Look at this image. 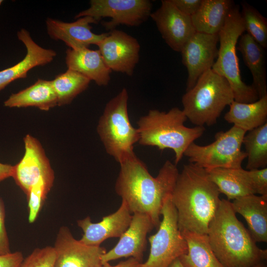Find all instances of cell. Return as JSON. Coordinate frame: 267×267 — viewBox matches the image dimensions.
Wrapping results in <instances>:
<instances>
[{
    "mask_svg": "<svg viewBox=\"0 0 267 267\" xmlns=\"http://www.w3.org/2000/svg\"><path fill=\"white\" fill-rule=\"evenodd\" d=\"M17 36L24 44L26 54L16 64L0 71V91L12 82L26 78L28 72L32 69L49 64L56 56L54 50L45 48L38 44L27 30L21 29L17 32Z\"/></svg>",
    "mask_w": 267,
    "mask_h": 267,
    "instance_id": "obj_19",
    "label": "cell"
},
{
    "mask_svg": "<svg viewBox=\"0 0 267 267\" xmlns=\"http://www.w3.org/2000/svg\"><path fill=\"white\" fill-rule=\"evenodd\" d=\"M53 267H102L105 248L82 243L73 236L70 229L61 226L55 239Z\"/></svg>",
    "mask_w": 267,
    "mask_h": 267,
    "instance_id": "obj_14",
    "label": "cell"
},
{
    "mask_svg": "<svg viewBox=\"0 0 267 267\" xmlns=\"http://www.w3.org/2000/svg\"><path fill=\"white\" fill-rule=\"evenodd\" d=\"M154 227V223L147 215L134 213L129 226L117 244L102 255V265L127 257L133 258L141 263L147 245V235Z\"/></svg>",
    "mask_w": 267,
    "mask_h": 267,
    "instance_id": "obj_16",
    "label": "cell"
},
{
    "mask_svg": "<svg viewBox=\"0 0 267 267\" xmlns=\"http://www.w3.org/2000/svg\"><path fill=\"white\" fill-rule=\"evenodd\" d=\"M240 15L245 31L265 49L267 47V20L254 7L241 2Z\"/></svg>",
    "mask_w": 267,
    "mask_h": 267,
    "instance_id": "obj_30",
    "label": "cell"
},
{
    "mask_svg": "<svg viewBox=\"0 0 267 267\" xmlns=\"http://www.w3.org/2000/svg\"><path fill=\"white\" fill-rule=\"evenodd\" d=\"M57 105V99L51 81L39 79L33 85L12 93L4 101L9 108L35 107L48 111Z\"/></svg>",
    "mask_w": 267,
    "mask_h": 267,
    "instance_id": "obj_23",
    "label": "cell"
},
{
    "mask_svg": "<svg viewBox=\"0 0 267 267\" xmlns=\"http://www.w3.org/2000/svg\"><path fill=\"white\" fill-rule=\"evenodd\" d=\"M242 144L247 154V170L267 168V123L247 132Z\"/></svg>",
    "mask_w": 267,
    "mask_h": 267,
    "instance_id": "obj_29",
    "label": "cell"
},
{
    "mask_svg": "<svg viewBox=\"0 0 267 267\" xmlns=\"http://www.w3.org/2000/svg\"><path fill=\"white\" fill-rule=\"evenodd\" d=\"M246 132L233 126L226 132L220 131L215 135V141L200 145L194 142L186 149L184 155L189 163L204 169L217 168L239 169L247 158L241 150L243 137Z\"/></svg>",
    "mask_w": 267,
    "mask_h": 267,
    "instance_id": "obj_8",
    "label": "cell"
},
{
    "mask_svg": "<svg viewBox=\"0 0 267 267\" xmlns=\"http://www.w3.org/2000/svg\"><path fill=\"white\" fill-rule=\"evenodd\" d=\"M5 208L4 203L0 198V255L10 253V244L5 225Z\"/></svg>",
    "mask_w": 267,
    "mask_h": 267,
    "instance_id": "obj_33",
    "label": "cell"
},
{
    "mask_svg": "<svg viewBox=\"0 0 267 267\" xmlns=\"http://www.w3.org/2000/svg\"><path fill=\"white\" fill-rule=\"evenodd\" d=\"M23 260L22 253L19 251L0 255V267H20Z\"/></svg>",
    "mask_w": 267,
    "mask_h": 267,
    "instance_id": "obj_35",
    "label": "cell"
},
{
    "mask_svg": "<svg viewBox=\"0 0 267 267\" xmlns=\"http://www.w3.org/2000/svg\"><path fill=\"white\" fill-rule=\"evenodd\" d=\"M13 166L0 163V181L11 177Z\"/></svg>",
    "mask_w": 267,
    "mask_h": 267,
    "instance_id": "obj_36",
    "label": "cell"
},
{
    "mask_svg": "<svg viewBox=\"0 0 267 267\" xmlns=\"http://www.w3.org/2000/svg\"><path fill=\"white\" fill-rule=\"evenodd\" d=\"M220 194L205 169L191 163L184 165L171 194L180 231L207 234L221 201Z\"/></svg>",
    "mask_w": 267,
    "mask_h": 267,
    "instance_id": "obj_2",
    "label": "cell"
},
{
    "mask_svg": "<svg viewBox=\"0 0 267 267\" xmlns=\"http://www.w3.org/2000/svg\"><path fill=\"white\" fill-rule=\"evenodd\" d=\"M224 119L246 133L267 123V95L251 103L233 101Z\"/></svg>",
    "mask_w": 267,
    "mask_h": 267,
    "instance_id": "obj_25",
    "label": "cell"
},
{
    "mask_svg": "<svg viewBox=\"0 0 267 267\" xmlns=\"http://www.w3.org/2000/svg\"><path fill=\"white\" fill-rule=\"evenodd\" d=\"M140 263L133 258H129L127 260L120 262L115 266H111L109 263L103 265L102 267H137Z\"/></svg>",
    "mask_w": 267,
    "mask_h": 267,
    "instance_id": "obj_37",
    "label": "cell"
},
{
    "mask_svg": "<svg viewBox=\"0 0 267 267\" xmlns=\"http://www.w3.org/2000/svg\"><path fill=\"white\" fill-rule=\"evenodd\" d=\"M96 45L111 71L133 75L139 61L140 49L135 38L124 31L114 29L108 32Z\"/></svg>",
    "mask_w": 267,
    "mask_h": 267,
    "instance_id": "obj_12",
    "label": "cell"
},
{
    "mask_svg": "<svg viewBox=\"0 0 267 267\" xmlns=\"http://www.w3.org/2000/svg\"><path fill=\"white\" fill-rule=\"evenodd\" d=\"M252 267H267V266L262 262Z\"/></svg>",
    "mask_w": 267,
    "mask_h": 267,
    "instance_id": "obj_39",
    "label": "cell"
},
{
    "mask_svg": "<svg viewBox=\"0 0 267 267\" xmlns=\"http://www.w3.org/2000/svg\"><path fill=\"white\" fill-rule=\"evenodd\" d=\"M132 215L127 204L122 200L116 212L103 217L99 222H92L89 216L78 220L77 225L84 232L79 241L86 245L99 246L108 238H120L129 226Z\"/></svg>",
    "mask_w": 267,
    "mask_h": 267,
    "instance_id": "obj_18",
    "label": "cell"
},
{
    "mask_svg": "<svg viewBox=\"0 0 267 267\" xmlns=\"http://www.w3.org/2000/svg\"><path fill=\"white\" fill-rule=\"evenodd\" d=\"M182 13L191 17L198 9L202 0H171Z\"/></svg>",
    "mask_w": 267,
    "mask_h": 267,
    "instance_id": "obj_34",
    "label": "cell"
},
{
    "mask_svg": "<svg viewBox=\"0 0 267 267\" xmlns=\"http://www.w3.org/2000/svg\"><path fill=\"white\" fill-rule=\"evenodd\" d=\"M181 232L187 245V253L179 258L184 267H223L214 253L207 234Z\"/></svg>",
    "mask_w": 267,
    "mask_h": 267,
    "instance_id": "obj_27",
    "label": "cell"
},
{
    "mask_svg": "<svg viewBox=\"0 0 267 267\" xmlns=\"http://www.w3.org/2000/svg\"><path fill=\"white\" fill-rule=\"evenodd\" d=\"M65 63L68 69L80 73L99 86H106L110 81L112 71L98 49L69 48L66 51Z\"/></svg>",
    "mask_w": 267,
    "mask_h": 267,
    "instance_id": "obj_20",
    "label": "cell"
},
{
    "mask_svg": "<svg viewBox=\"0 0 267 267\" xmlns=\"http://www.w3.org/2000/svg\"><path fill=\"white\" fill-rule=\"evenodd\" d=\"M115 189L132 213L147 215L155 227L160 223L165 200L171 195L179 174L177 165L167 160L153 177L145 164L136 155L120 163Z\"/></svg>",
    "mask_w": 267,
    "mask_h": 267,
    "instance_id": "obj_1",
    "label": "cell"
},
{
    "mask_svg": "<svg viewBox=\"0 0 267 267\" xmlns=\"http://www.w3.org/2000/svg\"><path fill=\"white\" fill-rule=\"evenodd\" d=\"M234 5L231 0H202L198 9L191 17L196 32L218 34Z\"/></svg>",
    "mask_w": 267,
    "mask_h": 267,
    "instance_id": "obj_24",
    "label": "cell"
},
{
    "mask_svg": "<svg viewBox=\"0 0 267 267\" xmlns=\"http://www.w3.org/2000/svg\"><path fill=\"white\" fill-rule=\"evenodd\" d=\"M207 235L214 253L223 267H252L267 259V250L257 245L228 200L221 199Z\"/></svg>",
    "mask_w": 267,
    "mask_h": 267,
    "instance_id": "obj_3",
    "label": "cell"
},
{
    "mask_svg": "<svg viewBox=\"0 0 267 267\" xmlns=\"http://www.w3.org/2000/svg\"><path fill=\"white\" fill-rule=\"evenodd\" d=\"M51 83L57 99V106L70 104L89 87L90 81L73 70L67 69L57 75Z\"/></svg>",
    "mask_w": 267,
    "mask_h": 267,
    "instance_id": "obj_28",
    "label": "cell"
},
{
    "mask_svg": "<svg viewBox=\"0 0 267 267\" xmlns=\"http://www.w3.org/2000/svg\"><path fill=\"white\" fill-rule=\"evenodd\" d=\"M97 24L91 17L83 16L75 21L66 22L51 18L45 21L48 35L53 40L63 42L69 48L79 49L97 45L107 35L92 32L91 24Z\"/></svg>",
    "mask_w": 267,
    "mask_h": 267,
    "instance_id": "obj_17",
    "label": "cell"
},
{
    "mask_svg": "<svg viewBox=\"0 0 267 267\" xmlns=\"http://www.w3.org/2000/svg\"><path fill=\"white\" fill-rule=\"evenodd\" d=\"M245 32L240 6L235 4L218 33L220 46L212 69L227 80L232 89L234 101L251 103L259 97L252 85H248L242 80L236 53L238 41Z\"/></svg>",
    "mask_w": 267,
    "mask_h": 267,
    "instance_id": "obj_6",
    "label": "cell"
},
{
    "mask_svg": "<svg viewBox=\"0 0 267 267\" xmlns=\"http://www.w3.org/2000/svg\"><path fill=\"white\" fill-rule=\"evenodd\" d=\"M25 152L13 166L11 177L26 195L33 186L44 181L53 186L54 174L41 143L27 134L24 138Z\"/></svg>",
    "mask_w": 267,
    "mask_h": 267,
    "instance_id": "obj_11",
    "label": "cell"
},
{
    "mask_svg": "<svg viewBox=\"0 0 267 267\" xmlns=\"http://www.w3.org/2000/svg\"><path fill=\"white\" fill-rule=\"evenodd\" d=\"M169 267H184L180 261L179 258L175 260L169 266Z\"/></svg>",
    "mask_w": 267,
    "mask_h": 267,
    "instance_id": "obj_38",
    "label": "cell"
},
{
    "mask_svg": "<svg viewBox=\"0 0 267 267\" xmlns=\"http://www.w3.org/2000/svg\"><path fill=\"white\" fill-rule=\"evenodd\" d=\"M206 170V169H205ZM210 179L228 200L255 194L244 174V169L217 168L206 170Z\"/></svg>",
    "mask_w": 267,
    "mask_h": 267,
    "instance_id": "obj_26",
    "label": "cell"
},
{
    "mask_svg": "<svg viewBox=\"0 0 267 267\" xmlns=\"http://www.w3.org/2000/svg\"><path fill=\"white\" fill-rule=\"evenodd\" d=\"M152 7L149 0H90L89 7L77 14L75 18L89 16L98 23L102 18H109L102 24L111 31L120 25L139 26L150 17Z\"/></svg>",
    "mask_w": 267,
    "mask_h": 267,
    "instance_id": "obj_10",
    "label": "cell"
},
{
    "mask_svg": "<svg viewBox=\"0 0 267 267\" xmlns=\"http://www.w3.org/2000/svg\"><path fill=\"white\" fill-rule=\"evenodd\" d=\"M128 99L124 88L106 103L97 127L106 152L119 163L135 154L134 146L139 140L137 129L129 119Z\"/></svg>",
    "mask_w": 267,
    "mask_h": 267,
    "instance_id": "obj_7",
    "label": "cell"
},
{
    "mask_svg": "<svg viewBox=\"0 0 267 267\" xmlns=\"http://www.w3.org/2000/svg\"><path fill=\"white\" fill-rule=\"evenodd\" d=\"M234 100L227 80L211 69L182 95V110L187 119L196 126H210L217 123L225 107Z\"/></svg>",
    "mask_w": 267,
    "mask_h": 267,
    "instance_id": "obj_5",
    "label": "cell"
},
{
    "mask_svg": "<svg viewBox=\"0 0 267 267\" xmlns=\"http://www.w3.org/2000/svg\"><path fill=\"white\" fill-rule=\"evenodd\" d=\"M219 41L218 34L196 32L182 48L181 61L188 72L186 91L193 87L204 72L212 69L218 56Z\"/></svg>",
    "mask_w": 267,
    "mask_h": 267,
    "instance_id": "obj_13",
    "label": "cell"
},
{
    "mask_svg": "<svg viewBox=\"0 0 267 267\" xmlns=\"http://www.w3.org/2000/svg\"><path fill=\"white\" fill-rule=\"evenodd\" d=\"M237 44V49L252 74V86L259 98L267 95L265 49L247 33L240 37Z\"/></svg>",
    "mask_w": 267,
    "mask_h": 267,
    "instance_id": "obj_22",
    "label": "cell"
},
{
    "mask_svg": "<svg viewBox=\"0 0 267 267\" xmlns=\"http://www.w3.org/2000/svg\"><path fill=\"white\" fill-rule=\"evenodd\" d=\"M55 257L53 247L36 248L23 260L20 267H53Z\"/></svg>",
    "mask_w": 267,
    "mask_h": 267,
    "instance_id": "obj_31",
    "label": "cell"
},
{
    "mask_svg": "<svg viewBox=\"0 0 267 267\" xmlns=\"http://www.w3.org/2000/svg\"><path fill=\"white\" fill-rule=\"evenodd\" d=\"M2 2H3L2 0H0V6L2 4Z\"/></svg>",
    "mask_w": 267,
    "mask_h": 267,
    "instance_id": "obj_40",
    "label": "cell"
},
{
    "mask_svg": "<svg viewBox=\"0 0 267 267\" xmlns=\"http://www.w3.org/2000/svg\"><path fill=\"white\" fill-rule=\"evenodd\" d=\"M244 173L254 194L267 196V168L245 170Z\"/></svg>",
    "mask_w": 267,
    "mask_h": 267,
    "instance_id": "obj_32",
    "label": "cell"
},
{
    "mask_svg": "<svg viewBox=\"0 0 267 267\" xmlns=\"http://www.w3.org/2000/svg\"><path fill=\"white\" fill-rule=\"evenodd\" d=\"M187 120L182 110L178 107L168 112L150 110L137 121L138 142L141 145L156 146L161 150H173L175 164L177 165L188 147L205 131L204 127L185 126Z\"/></svg>",
    "mask_w": 267,
    "mask_h": 267,
    "instance_id": "obj_4",
    "label": "cell"
},
{
    "mask_svg": "<svg viewBox=\"0 0 267 267\" xmlns=\"http://www.w3.org/2000/svg\"><path fill=\"white\" fill-rule=\"evenodd\" d=\"M150 17L167 45L180 52L195 33L191 17L180 11L171 0H162L160 7L151 12Z\"/></svg>",
    "mask_w": 267,
    "mask_h": 267,
    "instance_id": "obj_15",
    "label": "cell"
},
{
    "mask_svg": "<svg viewBox=\"0 0 267 267\" xmlns=\"http://www.w3.org/2000/svg\"><path fill=\"white\" fill-rule=\"evenodd\" d=\"M235 213L246 220L248 231L256 242H267V196L251 194L231 202Z\"/></svg>",
    "mask_w": 267,
    "mask_h": 267,
    "instance_id": "obj_21",
    "label": "cell"
},
{
    "mask_svg": "<svg viewBox=\"0 0 267 267\" xmlns=\"http://www.w3.org/2000/svg\"><path fill=\"white\" fill-rule=\"evenodd\" d=\"M162 220L157 232L148 238L150 245L148 258L137 267H169L187 251L186 241L178 224L177 210L171 195L165 200L161 212Z\"/></svg>",
    "mask_w": 267,
    "mask_h": 267,
    "instance_id": "obj_9",
    "label": "cell"
}]
</instances>
